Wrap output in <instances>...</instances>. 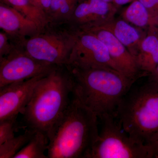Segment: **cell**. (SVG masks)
I'll return each instance as SVG.
<instances>
[{"label":"cell","mask_w":158,"mask_h":158,"mask_svg":"<svg viewBox=\"0 0 158 158\" xmlns=\"http://www.w3.org/2000/svg\"><path fill=\"white\" fill-rule=\"evenodd\" d=\"M74 81L66 65L57 66L43 78L22 113L28 128L48 137L70 103Z\"/></svg>","instance_id":"cell-1"},{"label":"cell","mask_w":158,"mask_h":158,"mask_svg":"<svg viewBox=\"0 0 158 158\" xmlns=\"http://www.w3.org/2000/svg\"><path fill=\"white\" fill-rule=\"evenodd\" d=\"M98 118L73 93L49 138L48 158H87L99 135Z\"/></svg>","instance_id":"cell-2"},{"label":"cell","mask_w":158,"mask_h":158,"mask_svg":"<svg viewBox=\"0 0 158 158\" xmlns=\"http://www.w3.org/2000/svg\"><path fill=\"white\" fill-rule=\"evenodd\" d=\"M66 66L73 78V93L98 118L116 114L122 98L135 81L106 67Z\"/></svg>","instance_id":"cell-3"},{"label":"cell","mask_w":158,"mask_h":158,"mask_svg":"<svg viewBox=\"0 0 158 158\" xmlns=\"http://www.w3.org/2000/svg\"><path fill=\"white\" fill-rule=\"evenodd\" d=\"M116 114L131 137L148 144L158 132V83L148 77L140 84L136 80L122 98Z\"/></svg>","instance_id":"cell-4"},{"label":"cell","mask_w":158,"mask_h":158,"mask_svg":"<svg viewBox=\"0 0 158 158\" xmlns=\"http://www.w3.org/2000/svg\"><path fill=\"white\" fill-rule=\"evenodd\" d=\"M77 30L68 23H49L37 34L26 39L23 48L40 62L67 65L75 42Z\"/></svg>","instance_id":"cell-5"},{"label":"cell","mask_w":158,"mask_h":158,"mask_svg":"<svg viewBox=\"0 0 158 158\" xmlns=\"http://www.w3.org/2000/svg\"><path fill=\"white\" fill-rule=\"evenodd\" d=\"M102 127L87 158H153L152 147L131 137L116 114L99 117Z\"/></svg>","instance_id":"cell-6"},{"label":"cell","mask_w":158,"mask_h":158,"mask_svg":"<svg viewBox=\"0 0 158 158\" xmlns=\"http://www.w3.org/2000/svg\"><path fill=\"white\" fill-rule=\"evenodd\" d=\"M57 66L38 61L23 48H17L7 56L0 58V88L47 74Z\"/></svg>","instance_id":"cell-7"},{"label":"cell","mask_w":158,"mask_h":158,"mask_svg":"<svg viewBox=\"0 0 158 158\" xmlns=\"http://www.w3.org/2000/svg\"><path fill=\"white\" fill-rule=\"evenodd\" d=\"M66 66L106 67L118 71L104 44L93 34L77 28L75 42Z\"/></svg>","instance_id":"cell-8"},{"label":"cell","mask_w":158,"mask_h":158,"mask_svg":"<svg viewBox=\"0 0 158 158\" xmlns=\"http://www.w3.org/2000/svg\"><path fill=\"white\" fill-rule=\"evenodd\" d=\"M78 28L93 34L104 44L118 71L135 81L143 77L138 68L135 58L109 29L99 23Z\"/></svg>","instance_id":"cell-9"},{"label":"cell","mask_w":158,"mask_h":158,"mask_svg":"<svg viewBox=\"0 0 158 158\" xmlns=\"http://www.w3.org/2000/svg\"><path fill=\"white\" fill-rule=\"evenodd\" d=\"M48 74L0 88V121L22 114L37 84Z\"/></svg>","instance_id":"cell-10"},{"label":"cell","mask_w":158,"mask_h":158,"mask_svg":"<svg viewBox=\"0 0 158 158\" xmlns=\"http://www.w3.org/2000/svg\"><path fill=\"white\" fill-rule=\"evenodd\" d=\"M0 27L17 47H23L26 39L41 28L19 11L6 4H0Z\"/></svg>","instance_id":"cell-11"},{"label":"cell","mask_w":158,"mask_h":158,"mask_svg":"<svg viewBox=\"0 0 158 158\" xmlns=\"http://www.w3.org/2000/svg\"><path fill=\"white\" fill-rule=\"evenodd\" d=\"M117 7L104 0H80L70 20L75 27L104 22L114 18Z\"/></svg>","instance_id":"cell-12"},{"label":"cell","mask_w":158,"mask_h":158,"mask_svg":"<svg viewBox=\"0 0 158 158\" xmlns=\"http://www.w3.org/2000/svg\"><path fill=\"white\" fill-rule=\"evenodd\" d=\"M99 23L111 31L136 59L144 37L137 29L125 20L115 19V18Z\"/></svg>","instance_id":"cell-13"},{"label":"cell","mask_w":158,"mask_h":158,"mask_svg":"<svg viewBox=\"0 0 158 158\" xmlns=\"http://www.w3.org/2000/svg\"><path fill=\"white\" fill-rule=\"evenodd\" d=\"M136 60L143 76H148L154 72L158 65V36L151 32L144 36Z\"/></svg>","instance_id":"cell-14"},{"label":"cell","mask_w":158,"mask_h":158,"mask_svg":"<svg viewBox=\"0 0 158 158\" xmlns=\"http://www.w3.org/2000/svg\"><path fill=\"white\" fill-rule=\"evenodd\" d=\"M2 2L19 11L40 28L44 27L49 23L45 12L34 6L30 0H2Z\"/></svg>","instance_id":"cell-15"},{"label":"cell","mask_w":158,"mask_h":158,"mask_svg":"<svg viewBox=\"0 0 158 158\" xmlns=\"http://www.w3.org/2000/svg\"><path fill=\"white\" fill-rule=\"evenodd\" d=\"M48 143L46 135L41 132L36 131L28 143L13 158H48L45 155Z\"/></svg>","instance_id":"cell-16"},{"label":"cell","mask_w":158,"mask_h":158,"mask_svg":"<svg viewBox=\"0 0 158 158\" xmlns=\"http://www.w3.org/2000/svg\"><path fill=\"white\" fill-rule=\"evenodd\" d=\"M152 11H150L139 1L135 0L123 13V19L127 22L140 28L151 26Z\"/></svg>","instance_id":"cell-17"},{"label":"cell","mask_w":158,"mask_h":158,"mask_svg":"<svg viewBox=\"0 0 158 158\" xmlns=\"http://www.w3.org/2000/svg\"><path fill=\"white\" fill-rule=\"evenodd\" d=\"M80 0H52L48 17L49 23H68Z\"/></svg>","instance_id":"cell-18"},{"label":"cell","mask_w":158,"mask_h":158,"mask_svg":"<svg viewBox=\"0 0 158 158\" xmlns=\"http://www.w3.org/2000/svg\"><path fill=\"white\" fill-rule=\"evenodd\" d=\"M36 131L28 128L23 134L0 145V158H13L28 143Z\"/></svg>","instance_id":"cell-19"},{"label":"cell","mask_w":158,"mask_h":158,"mask_svg":"<svg viewBox=\"0 0 158 158\" xmlns=\"http://www.w3.org/2000/svg\"><path fill=\"white\" fill-rule=\"evenodd\" d=\"M16 118L15 117L0 121V145L15 136Z\"/></svg>","instance_id":"cell-20"},{"label":"cell","mask_w":158,"mask_h":158,"mask_svg":"<svg viewBox=\"0 0 158 158\" xmlns=\"http://www.w3.org/2000/svg\"><path fill=\"white\" fill-rule=\"evenodd\" d=\"M17 48L11 42L5 32H0V58L7 56Z\"/></svg>","instance_id":"cell-21"},{"label":"cell","mask_w":158,"mask_h":158,"mask_svg":"<svg viewBox=\"0 0 158 158\" xmlns=\"http://www.w3.org/2000/svg\"><path fill=\"white\" fill-rule=\"evenodd\" d=\"M30 1L34 6L44 11L48 16L52 0H30Z\"/></svg>","instance_id":"cell-22"},{"label":"cell","mask_w":158,"mask_h":158,"mask_svg":"<svg viewBox=\"0 0 158 158\" xmlns=\"http://www.w3.org/2000/svg\"><path fill=\"white\" fill-rule=\"evenodd\" d=\"M150 11L158 9V0H139Z\"/></svg>","instance_id":"cell-23"},{"label":"cell","mask_w":158,"mask_h":158,"mask_svg":"<svg viewBox=\"0 0 158 158\" xmlns=\"http://www.w3.org/2000/svg\"><path fill=\"white\" fill-rule=\"evenodd\" d=\"M148 144H150L153 149L154 158H158V132L151 138Z\"/></svg>","instance_id":"cell-24"},{"label":"cell","mask_w":158,"mask_h":158,"mask_svg":"<svg viewBox=\"0 0 158 158\" xmlns=\"http://www.w3.org/2000/svg\"><path fill=\"white\" fill-rule=\"evenodd\" d=\"M134 1L135 0H113V3L118 8V6H123Z\"/></svg>","instance_id":"cell-25"},{"label":"cell","mask_w":158,"mask_h":158,"mask_svg":"<svg viewBox=\"0 0 158 158\" xmlns=\"http://www.w3.org/2000/svg\"><path fill=\"white\" fill-rule=\"evenodd\" d=\"M149 78L158 83V65L154 72L152 74L148 76Z\"/></svg>","instance_id":"cell-26"},{"label":"cell","mask_w":158,"mask_h":158,"mask_svg":"<svg viewBox=\"0 0 158 158\" xmlns=\"http://www.w3.org/2000/svg\"><path fill=\"white\" fill-rule=\"evenodd\" d=\"M104 1L110 3H113V0H104Z\"/></svg>","instance_id":"cell-27"}]
</instances>
